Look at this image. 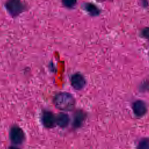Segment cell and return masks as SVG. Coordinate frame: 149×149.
I'll return each mask as SVG.
<instances>
[{"label": "cell", "instance_id": "obj_1", "mask_svg": "<svg viewBox=\"0 0 149 149\" xmlns=\"http://www.w3.org/2000/svg\"><path fill=\"white\" fill-rule=\"evenodd\" d=\"M55 106L60 110L70 111L75 104L73 97L69 93L63 92L56 94L54 99Z\"/></svg>", "mask_w": 149, "mask_h": 149}, {"label": "cell", "instance_id": "obj_2", "mask_svg": "<svg viewBox=\"0 0 149 149\" xmlns=\"http://www.w3.org/2000/svg\"><path fill=\"white\" fill-rule=\"evenodd\" d=\"M9 136L10 140L15 144H21L24 139L23 131L17 126H13L11 128Z\"/></svg>", "mask_w": 149, "mask_h": 149}, {"label": "cell", "instance_id": "obj_3", "mask_svg": "<svg viewBox=\"0 0 149 149\" xmlns=\"http://www.w3.org/2000/svg\"><path fill=\"white\" fill-rule=\"evenodd\" d=\"M71 84L75 89L80 90L83 88L86 84L85 79L81 74L76 73L71 77Z\"/></svg>", "mask_w": 149, "mask_h": 149}, {"label": "cell", "instance_id": "obj_4", "mask_svg": "<svg viewBox=\"0 0 149 149\" xmlns=\"http://www.w3.org/2000/svg\"><path fill=\"white\" fill-rule=\"evenodd\" d=\"M42 122L45 127L51 128L56 124V117L50 112H45L42 116Z\"/></svg>", "mask_w": 149, "mask_h": 149}, {"label": "cell", "instance_id": "obj_5", "mask_svg": "<svg viewBox=\"0 0 149 149\" xmlns=\"http://www.w3.org/2000/svg\"><path fill=\"white\" fill-rule=\"evenodd\" d=\"M133 109L134 114L137 116H143L147 112V107L144 102L137 100L133 105Z\"/></svg>", "mask_w": 149, "mask_h": 149}, {"label": "cell", "instance_id": "obj_6", "mask_svg": "<svg viewBox=\"0 0 149 149\" xmlns=\"http://www.w3.org/2000/svg\"><path fill=\"white\" fill-rule=\"evenodd\" d=\"M6 7L9 12L14 15L19 13L23 9V5L20 0H9L6 3Z\"/></svg>", "mask_w": 149, "mask_h": 149}, {"label": "cell", "instance_id": "obj_7", "mask_svg": "<svg viewBox=\"0 0 149 149\" xmlns=\"http://www.w3.org/2000/svg\"><path fill=\"white\" fill-rule=\"evenodd\" d=\"M69 122V118L68 115L61 113L56 117V123L61 127H65L68 126Z\"/></svg>", "mask_w": 149, "mask_h": 149}, {"label": "cell", "instance_id": "obj_8", "mask_svg": "<svg viewBox=\"0 0 149 149\" xmlns=\"http://www.w3.org/2000/svg\"><path fill=\"white\" fill-rule=\"evenodd\" d=\"M84 119V114L82 111H77L74 115V125L78 127L81 125Z\"/></svg>", "mask_w": 149, "mask_h": 149}, {"label": "cell", "instance_id": "obj_9", "mask_svg": "<svg viewBox=\"0 0 149 149\" xmlns=\"http://www.w3.org/2000/svg\"><path fill=\"white\" fill-rule=\"evenodd\" d=\"M137 149H149V138H144L139 143Z\"/></svg>", "mask_w": 149, "mask_h": 149}, {"label": "cell", "instance_id": "obj_10", "mask_svg": "<svg viewBox=\"0 0 149 149\" xmlns=\"http://www.w3.org/2000/svg\"><path fill=\"white\" fill-rule=\"evenodd\" d=\"M86 9L91 15H95L99 13L98 9L93 4H87V5H86Z\"/></svg>", "mask_w": 149, "mask_h": 149}, {"label": "cell", "instance_id": "obj_11", "mask_svg": "<svg viewBox=\"0 0 149 149\" xmlns=\"http://www.w3.org/2000/svg\"><path fill=\"white\" fill-rule=\"evenodd\" d=\"M77 0H62L63 3L65 6L68 8H72L75 5Z\"/></svg>", "mask_w": 149, "mask_h": 149}, {"label": "cell", "instance_id": "obj_12", "mask_svg": "<svg viewBox=\"0 0 149 149\" xmlns=\"http://www.w3.org/2000/svg\"><path fill=\"white\" fill-rule=\"evenodd\" d=\"M143 35L149 40V28H146L143 31Z\"/></svg>", "mask_w": 149, "mask_h": 149}, {"label": "cell", "instance_id": "obj_13", "mask_svg": "<svg viewBox=\"0 0 149 149\" xmlns=\"http://www.w3.org/2000/svg\"><path fill=\"white\" fill-rule=\"evenodd\" d=\"M9 149H19V148L17 147H11Z\"/></svg>", "mask_w": 149, "mask_h": 149}]
</instances>
